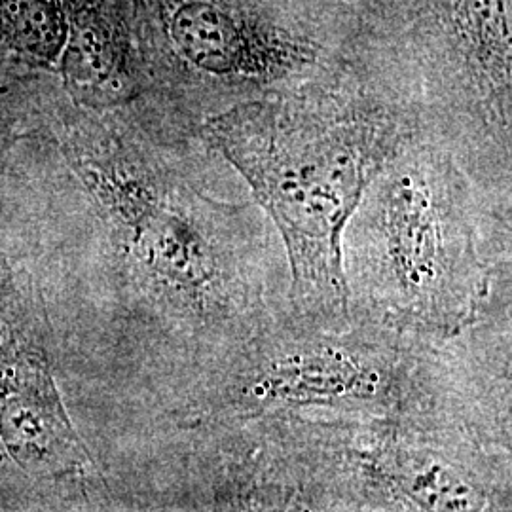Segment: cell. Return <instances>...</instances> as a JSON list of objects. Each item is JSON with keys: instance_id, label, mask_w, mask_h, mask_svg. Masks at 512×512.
<instances>
[{"instance_id": "cell-1", "label": "cell", "mask_w": 512, "mask_h": 512, "mask_svg": "<svg viewBox=\"0 0 512 512\" xmlns=\"http://www.w3.org/2000/svg\"><path fill=\"white\" fill-rule=\"evenodd\" d=\"M73 164L110 217L116 245L183 361L184 384L289 311V266L274 224L217 183L234 169L200 135L135 118L88 120Z\"/></svg>"}, {"instance_id": "cell-2", "label": "cell", "mask_w": 512, "mask_h": 512, "mask_svg": "<svg viewBox=\"0 0 512 512\" xmlns=\"http://www.w3.org/2000/svg\"><path fill=\"white\" fill-rule=\"evenodd\" d=\"M423 131L414 93L357 44L334 73L207 118L200 137L274 224L289 266V315L346 329L342 234L366 186Z\"/></svg>"}, {"instance_id": "cell-3", "label": "cell", "mask_w": 512, "mask_h": 512, "mask_svg": "<svg viewBox=\"0 0 512 512\" xmlns=\"http://www.w3.org/2000/svg\"><path fill=\"white\" fill-rule=\"evenodd\" d=\"M260 416L416 418L452 423L511 450V319L446 340L289 311L184 387L183 427Z\"/></svg>"}, {"instance_id": "cell-4", "label": "cell", "mask_w": 512, "mask_h": 512, "mask_svg": "<svg viewBox=\"0 0 512 512\" xmlns=\"http://www.w3.org/2000/svg\"><path fill=\"white\" fill-rule=\"evenodd\" d=\"M511 209L435 137H412L344 228L349 319L446 340L511 311Z\"/></svg>"}, {"instance_id": "cell-5", "label": "cell", "mask_w": 512, "mask_h": 512, "mask_svg": "<svg viewBox=\"0 0 512 512\" xmlns=\"http://www.w3.org/2000/svg\"><path fill=\"white\" fill-rule=\"evenodd\" d=\"M148 103L200 133L207 118L289 92L357 52L351 0H131Z\"/></svg>"}, {"instance_id": "cell-6", "label": "cell", "mask_w": 512, "mask_h": 512, "mask_svg": "<svg viewBox=\"0 0 512 512\" xmlns=\"http://www.w3.org/2000/svg\"><path fill=\"white\" fill-rule=\"evenodd\" d=\"M294 511H511V452L444 421L270 416Z\"/></svg>"}, {"instance_id": "cell-7", "label": "cell", "mask_w": 512, "mask_h": 512, "mask_svg": "<svg viewBox=\"0 0 512 512\" xmlns=\"http://www.w3.org/2000/svg\"><path fill=\"white\" fill-rule=\"evenodd\" d=\"M357 40L403 80L423 131L512 205V0H351Z\"/></svg>"}, {"instance_id": "cell-8", "label": "cell", "mask_w": 512, "mask_h": 512, "mask_svg": "<svg viewBox=\"0 0 512 512\" xmlns=\"http://www.w3.org/2000/svg\"><path fill=\"white\" fill-rule=\"evenodd\" d=\"M67 40L63 0H0V84L59 71Z\"/></svg>"}]
</instances>
